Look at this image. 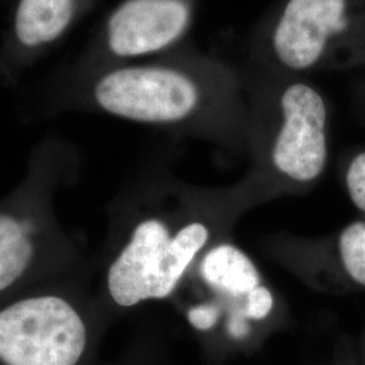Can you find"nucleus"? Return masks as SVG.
<instances>
[{
    "mask_svg": "<svg viewBox=\"0 0 365 365\" xmlns=\"http://www.w3.org/2000/svg\"><path fill=\"white\" fill-rule=\"evenodd\" d=\"M346 185L356 207L365 212V152L356 155L349 163Z\"/></svg>",
    "mask_w": 365,
    "mask_h": 365,
    "instance_id": "obj_11",
    "label": "nucleus"
},
{
    "mask_svg": "<svg viewBox=\"0 0 365 365\" xmlns=\"http://www.w3.org/2000/svg\"><path fill=\"white\" fill-rule=\"evenodd\" d=\"M199 0H125L106 25V51L118 60L165 52L179 45Z\"/></svg>",
    "mask_w": 365,
    "mask_h": 365,
    "instance_id": "obj_6",
    "label": "nucleus"
},
{
    "mask_svg": "<svg viewBox=\"0 0 365 365\" xmlns=\"http://www.w3.org/2000/svg\"><path fill=\"white\" fill-rule=\"evenodd\" d=\"M252 66L307 78L365 66V0H277L249 39Z\"/></svg>",
    "mask_w": 365,
    "mask_h": 365,
    "instance_id": "obj_2",
    "label": "nucleus"
},
{
    "mask_svg": "<svg viewBox=\"0 0 365 365\" xmlns=\"http://www.w3.org/2000/svg\"><path fill=\"white\" fill-rule=\"evenodd\" d=\"M202 276L211 287L233 295L260 286V274L248 256L233 245L211 249L202 262Z\"/></svg>",
    "mask_w": 365,
    "mask_h": 365,
    "instance_id": "obj_8",
    "label": "nucleus"
},
{
    "mask_svg": "<svg viewBox=\"0 0 365 365\" xmlns=\"http://www.w3.org/2000/svg\"><path fill=\"white\" fill-rule=\"evenodd\" d=\"M87 346L84 321L61 298H29L0 312V365H80Z\"/></svg>",
    "mask_w": 365,
    "mask_h": 365,
    "instance_id": "obj_5",
    "label": "nucleus"
},
{
    "mask_svg": "<svg viewBox=\"0 0 365 365\" xmlns=\"http://www.w3.org/2000/svg\"><path fill=\"white\" fill-rule=\"evenodd\" d=\"M31 256L33 245L21 223L0 215V291L25 272Z\"/></svg>",
    "mask_w": 365,
    "mask_h": 365,
    "instance_id": "obj_9",
    "label": "nucleus"
},
{
    "mask_svg": "<svg viewBox=\"0 0 365 365\" xmlns=\"http://www.w3.org/2000/svg\"><path fill=\"white\" fill-rule=\"evenodd\" d=\"M341 259L354 282L365 286V222L345 227L339 237Z\"/></svg>",
    "mask_w": 365,
    "mask_h": 365,
    "instance_id": "obj_10",
    "label": "nucleus"
},
{
    "mask_svg": "<svg viewBox=\"0 0 365 365\" xmlns=\"http://www.w3.org/2000/svg\"><path fill=\"white\" fill-rule=\"evenodd\" d=\"M244 91L242 71L194 51L163 63L113 68L98 78L93 95L98 105L117 117L178 125L230 115Z\"/></svg>",
    "mask_w": 365,
    "mask_h": 365,
    "instance_id": "obj_1",
    "label": "nucleus"
},
{
    "mask_svg": "<svg viewBox=\"0 0 365 365\" xmlns=\"http://www.w3.org/2000/svg\"><path fill=\"white\" fill-rule=\"evenodd\" d=\"M248 295L247 313L253 319H262L271 313L274 307V297L268 288L257 286L253 288Z\"/></svg>",
    "mask_w": 365,
    "mask_h": 365,
    "instance_id": "obj_12",
    "label": "nucleus"
},
{
    "mask_svg": "<svg viewBox=\"0 0 365 365\" xmlns=\"http://www.w3.org/2000/svg\"><path fill=\"white\" fill-rule=\"evenodd\" d=\"M245 88L272 113L268 157L280 175L295 182L315 180L327 167V107L306 78L287 76L249 64Z\"/></svg>",
    "mask_w": 365,
    "mask_h": 365,
    "instance_id": "obj_3",
    "label": "nucleus"
},
{
    "mask_svg": "<svg viewBox=\"0 0 365 365\" xmlns=\"http://www.w3.org/2000/svg\"><path fill=\"white\" fill-rule=\"evenodd\" d=\"M191 324L197 329H210L217 321V310L212 307H197L188 314Z\"/></svg>",
    "mask_w": 365,
    "mask_h": 365,
    "instance_id": "obj_13",
    "label": "nucleus"
},
{
    "mask_svg": "<svg viewBox=\"0 0 365 365\" xmlns=\"http://www.w3.org/2000/svg\"><path fill=\"white\" fill-rule=\"evenodd\" d=\"M75 11V0H21L15 33L25 46H39L60 37Z\"/></svg>",
    "mask_w": 365,
    "mask_h": 365,
    "instance_id": "obj_7",
    "label": "nucleus"
},
{
    "mask_svg": "<svg viewBox=\"0 0 365 365\" xmlns=\"http://www.w3.org/2000/svg\"><path fill=\"white\" fill-rule=\"evenodd\" d=\"M207 240L209 230L199 222L184 226L175 237L158 220L141 222L108 269L111 298L119 306L131 307L170 297Z\"/></svg>",
    "mask_w": 365,
    "mask_h": 365,
    "instance_id": "obj_4",
    "label": "nucleus"
}]
</instances>
